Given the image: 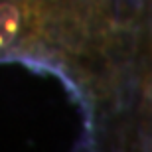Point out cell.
<instances>
[{
  "label": "cell",
  "mask_w": 152,
  "mask_h": 152,
  "mask_svg": "<svg viewBox=\"0 0 152 152\" xmlns=\"http://www.w3.org/2000/svg\"><path fill=\"white\" fill-rule=\"evenodd\" d=\"M18 30H20V12L16 6L0 4V48L8 45L12 39L16 38Z\"/></svg>",
  "instance_id": "6da1fadb"
}]
</instances>
